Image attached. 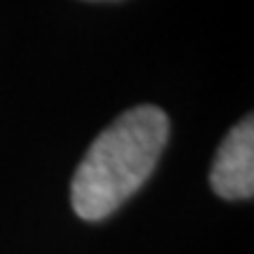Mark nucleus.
<instances>
[{
    "label": "nucleus",
    "mask_w": 254,
    "mask_h": 254,
    "mask_svg": "<svg viewBox=\"0 0 254 254\" xmlns=\"http://www.w3.org/2000/svg\"><path fill=\"white\" fill-rule=\"evenodd\" d=\"M170 139V118L144 104L125 111L101 132L71 182V205L85 221L111 217L146 184Z\"/></svg>",
    "instance_id": "f257e3e1"
},
{
    "label": "nucleus",
    "mask_w": 254,
    "mask_h": 254,
    "mask_svg": "<svg viewBox=\"0 0 254 254\" xmlns=\"http://www.w3.org/2000/svg\"><path fill=\"white\" fill-rule=\"evenodd\" d=\"M209 184L219 198L250 200L254 195V120L247 116L219 144Z\"/></svg>",
    "instance_id": "f03ea898"
}]
</instances>
